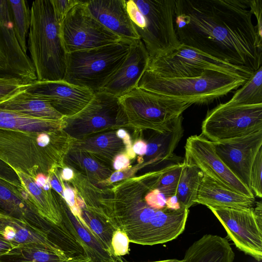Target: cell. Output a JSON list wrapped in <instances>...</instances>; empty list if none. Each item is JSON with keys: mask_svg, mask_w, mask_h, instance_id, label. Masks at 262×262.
Here are the masks:
<instances>
[{"mask_svg": "<svg viewBox=\"0 0 262 262\" xmlns=\"http://www.w3.org/2000/svg\"><path fill=\"white\" fill-rule=\"evenodd\" d=\"M49 179V178H47L43 174L38 173L35 177L34 180L35 183L38 187L42 188L48 181Z\"/></svg>", "mask_w": 262, "mask_h": 262, "instance_id": "cell-45", "label": "cell"}, {"mask_svg": "<svg viewBox=\"0 0 262 262\" xmlns=\"http://www.w3.org/2000/svg\"><path fill=\"white\" fill-rule=\"evenodd\" d=\"M218 219L228 236L239 250L256 260L262 259V204L254 208L208 207Z\"/></svg>", "mask_w": 262, "mask_h": 262, "instance_id": "cell-12", "label": "cell"}, {"mask_svg": "<svg viewBox=\"0 0 262 262\" xmlns=\"http://www.w3.org/2000/svg\"><path fill=\"white\" fill-rule=\"evenodd\" d=\"M129 164V160L126 155H118L114 159L113 167L116 170H124L128 167Z\"/></svg>", "mask_w": 262, "mask_h": 262, "instance_id": "cell-40", "label": "cell"}, {"mask_svg": "<svg viewBox=\"0 0 262 262\" xmlns=\"http://www.w3.org/2000/svg\"><path fill=\"white\" fill-rule=\"evenodd\" d=\"M165 208L171 210H178L182 208L176 194L166 198Z\"/></svg>", "mask_w": 262, "mask_h": 262, "instance_id": "cell-42", "label": "cell"}, {"mask_svg": "<svg viewBox=\"0 0 262 262\" xmlns=\"http://www.w3.org/2000/svg\"><path fill=\"white\" fill-rule=\"evenodd\" d=\"M25 88L10 98L1 102L0 109L37 118L52 120L63 119L64 117L49 103L27 92Z\"/></svg>", "mask_w": 262, "mask_h": 262, "instance_id": "cell-24", "label": "cell"}, {"mask_svg": "<svg viewBox=\"0 0 262 262\" xmlns=\"http://www.w3.org/2000/svg\"><path fill=\"white\" fill-rule=\"evenodd\" d=\"M248 6L251 13L256 18V34L259 42L262 45V0H248Z\"/></svg>", "mask_w": 262, "mask_h": 262, "instance_id": "cell-38", "label": "cell"}, {"mask_svg": "<svg viewBox=\"0 0 262 262\" xmlns=\"http://www.w3.org/2000/svg\"><path fill=\"white\" fill-rule=\"evenodd\" d=\"M128 122L144 129L164 133L193 104L139 87L119 98Z\"/></svg>", "mask_w": 262, "mask_h": 262, "instance_id": "cell-7", "label": "cell"}, {"mask_svg": "<svg viewBox=\"0 0 262 262\" xmlns=\"http://www.w3.org/2000/svg\"><path fill=\"white\" fill-rule=\"evenodd\" d=\"M51 186L58 193L62 191V188L59 182L55 179H52L50 181Z\"/></svg>", "mask_w": 262, "mask_h": 262, "instance_id": "cell-48", "label": "cell"}, {"mask_svg": "<svg viewBox=\"0 0 262 262\" xmlns=\"http://www.w3.org/2000/svg\"><path fill=\"white\" fill-rule=\"evenodd\" d=\"M176 195L182 208L189 209L196 204L199 187L203 177L196 166L184 160Z\"/></svg>", "mask_w": 262, "mask_h": 262, "instance_id": "cell-28", "label": "cell"}, {"mask_svg": "<svg viewBox=\"0 0 262 262\" xmlns=\"http://www.w3.org/2000/svg\"><path fill=\"white\" fill-rule=\"evenodd\" d=\"M146 70L164 78L196 77L212 70L247 81L253 74L182 44L168 54L150 58Z\"/></svg>", "mask_w": 262, "mask_h": 262, "instance_id": "cell-8", "label": "cell"}, {"mask_svg": "<svg viewBox=\"0 0 262 262\" xmlns=\"http://www.w3.org/2000/svg\"><path fill=\"white\" fill-rule=\"evenodd\" d=\"M255 201V198L248 197L222 186L204 174L195 203L207 207L249 209L253 207Z\"/></svg>", "mask_w": 262, "mask_h": 262, "instance_id": "cell-20", "label": "cell"}, {"mask_svg": "<svg viewBox=\"0 0 262 262\" xmlns=\"http://www.w3.org/2000/svg\"><path fill=\"white\" fill-rule=\"evenodd\" d=\"M0 236L14 247L33 243L45 246L52 250L65 254L50 235L43 231L27 221L1 212Z\"/></svg>", "mask_w": 262, "mask_h": 262, "instance_id": "cell-19", "label": "cell"}, {"mask_svg": "<svg viewBox=\"0 0 262 262\" xmlns=\"http://www.w3.org/2000/svg\"><path fill=\"white\" fill-rule=\"evenodd\" d=\"M61 210L62 224L82 245L91 262L120 260L108 253L88 228L73 214L69 206L61 207Z\"/></svg>", "mask_w": 262, "mask_h": 262, "instance_id": "cell-22", "label": "cell"}, {"mask_svg": "<svg viewBox=\"0 0 262 262\" xmlns=\"http://www.w3.org/2000/svg\"><path fill=\"white\" fill-rule=\"evenodd\" d=\"M10 12L16 38L24 52L27 54V37L31 23V11L24 0H8Z\"/></svg>", "mask_w": 262, "mask_h": 262, "instance_id": "cell-31", "label": "cell"}, {"mask_svg": "<svg viewBox=\"0 0 262 262\" xmlns=\"http://www.w3.org/2000/svg\"><path fill=\"white\" fill-rule=\"evenodd\" d=\"M183 119L181 115L165 132H155L147 143L145 164H157L174 158V150L183 136Z\"/></svg>", "mask_w": 262, "mask_h": 262, "instance_id": "cell-23", "label": "cell"}, {"mask_svg": "<svg viewBox=\"0 0 262 262\" xmlns=\"http://www.w3.org/2000/svg\"><path fill=\"white\" fill-rule=\"evenodd\" d=\"M226 104L250 105L262 104V66L237 90Z\"/></svg>", "mask_w": 262, "mask_h": 262, "instance_id": "cell-30", "label": "cell"}, {"mask_svg": "<svg viewBox=\"0 0 262 262\" xmlns=\"http://www.w3.org/2000/svg\"><path fill=\"white\" fill-rule=\"evenodd\" d=\"M123 140L119 138L116 133L107 132L97 134L90 138L81 139L77 142L75 147L77 149H83L97 157H104L114 160L117 153L125 148Z\"/></svg>", "mask_w": 262, "mask_h": 262, "instance_id": "cell-27", "label": "cell"}, {"mask_svg": "<svg viewBox=\"0 0 262 262\" xmlns=\"http://www.w3.org/2000/svg\"><path fill=\"white\" fill-rule=\"evenodd\" d=\"M31 23L28 49L37 80H63L67 67V53L50 0L33 1L30 8Z\"/></svg>", "mask_w": 262, "mask_h": 262, "instance_id": "cell-3", "label": "cell"}, {"mask_svg": "<svg viewBox=\"0 0 262 262\" xmlns=\"http://www.w3.org/2000/svg\"><path fill=\"white\" fill-rule=\"evenodd\" d=\"M246 81L243 78L212 70H207L196 77L164 78L146 70L137 86L192 104H207L237 89Z\"/></svg>", "mask_w": 262, "mask_h": 262, "instance_id": "cell-4", "label": "cell"}, {"mask_svg": "<svg viewBox=\"0 0 262 262\" xmlns=\"http://www.w3.org/2000/svg\"><path fill=\"white\" fill-rule=\"evenodd\" d=\"M71 258L37 244H27L14 247L0 255V262H67Z\"/></svg>", "mask_w": 262, "mask_h": 262, "instance_id": "cell-25", "label": "cell"}, {"mask_svg": "<svg viewBox=\"0 0 262 262\" xmlns=\"http://www.w3.org/2000/svg\"><path fill=\"white\" fill-rule=\"evenodd\" d=\"M0 77L16 79L26 85L37 80L31 60L15 34L8 0H0Z\"/></svg>", "mask_w": 262, "mask_h": 262, "instance_id": "cell-13", "label": "cell"}, {"mask_svg": "<svg viewBox=\"0 0 262 262\" xmlns=\"http://www.w3.org/2000/svg\"><path fill=\"white\" fill-rule=\"evenodd\" d=\"M127 134V132L123 129H119L116 132L117 137L122 140L126 136Z\"/></svg>", "mask_w": 262, "mask_h": 262, "instance_id": "cell-50", "label": "cell"}, {"mask_svg": "<svg viewBox=\"0 0 262 262\" xmlns=\"http://www.w3.org/2000/svg\"><path fill=\"white\" fill-rule=\"evenodd\" d=\"M201 135L212 142L239 138L262 130V104L221 103L208 111Z\"/></svg>", "mask_w": 262, "mask_h": 262, "instance_id": "cell-9", "label": "cell"}, {"mask_svg": "<svg viewBox=\"0 0 262 262\" xmlns=\"http://www.w3.org/2000/svg\"><path fill=\"white\" fill-rule=\"evenodd\" d=\"M63 124L61 120H52L30 117L0 109V127L28 132H47Z\"/></svg>", "mask_w": 262, "mask_h": 262, "instance_id": "cell-26", "label": "cell"}, {"mask_svg": "<svg viewBox=\"0 0 262 262\" xmlns=\"http://www.w3.org/2000/svg\"><path fill=\"white\" fill-rule=\"evenodd\" d=\"M132 149L135 154L144 156L146 152L147 143L142 140H139L134 144Z\"/></svg>", "mask_w": 262, "mask_h": 262, "instance_id": "cell-43", "label": "cell"}, {"mask_svg": "<svg viewBox=\"0 0 262 262\" xmlns=\"http://www.w3.org/2000/svg\"><path fill=\"white\" fill-rule=\"evenodd\" d=\"M26 85L16 79L0 77V103L13 96Z\"/></svg>", "mask_w": 262, "mask_h": 262, "instance_id": "cell-35", "label": "cell"}, {"mask_svg": "<svg viewBox=\"0 0 262 262\" xmlns=\"http://www.w3.org/2000/svg\"><path fill=\"white\" fill-rule=\"evenodd\" d=\"M90 14L107 29L122 39L139 40L128 14L125 0L84 1Z\"/></svg>", "mask_w": 262, "mask_h": 262, "instance_id": "cell-18", "label": "cell"}, {"mask_svg": "<svg viewBox=\"0 0 262 262\" xmlns=\"http://www.w3.org/2000/svg\"><path fill=\"white\" fill-rule=\"evenodd\" d=\"M63 197L70 209H74L78 206L76 205L75 195L74 191L69 187L65 188L63 192Z\"/></svg>", "mask_w": 262, "mask_h": 262, "instance_id": "cell-41", "label": "cell"}, {"mask_svg": "<svg viewBox=\"0 0 262 262\" xmlns=\"http://www.w3.org/2000/svg\"><path fill=\"white\" fill-rule=\"evenodd\" d=\"M184 160L199 168L203 173L222 186L249 198L252 191L224 164L215 152L213 143L200 135L189 137L185 146Z\"/></svg>", "mask_w": 262, "mask_h": 262, "instance_id": "cell-14", "label": "cell"}, {"mask_svg": "<svg viewBox=\"0 0 262 262\" xmlns=\"http://www.w3.org/2000/svg\"><path fill=\"white\" fill-rule=\"evenodd\" d=\"M28 92L46 100L64 117L72 116L82 110L94 93L90 90L58 81H35L26 86Z\"/></svg>", "mask_w": 262, "mask_h": 262, "instance_id": "cell-15", "label": "cell"}, {"mask_svg": "<svg viewBox=\"0 0 262 262\" xmlns=\"http://www.w3.org/2000/svg\"><path fill=\"white\" fill-rule=\"evenodd\" d=\"M100 206L96 213L116 230L123 231L129 242L153 246L177 238L184 231L189 209H156L139 196Z\"/></svg>", "mask_w": 262, "mask_h": 262, "instance_id": "cell-2", "label": "cell"}, {"mask_svg": "<svg viewBox=\"0 0 262 262\" xmlns=\"http://www.w3.org/2000/svg\"><path fill=\"white\" fill-rule=\"evenodd\" d=\"M133 42L121 39L114 43L67 54L63 80L94 94L102 91L126 58Z\"/></svg>", "mask_w": 262, "mask_h": 262, "instance_id": "cell-6", "label": "cell"}, {"mask_svg": "<svg viewBox=\"0 0 262 262\" xmlns=\"http://www.w3.org/2000/svg\"><path fill=\"white\" fill-rule=\"evenodd\" d=\"M234 256L227 238L207 234L187 249L181 262H233Z\"/></svg>", "mask_w": 262, "mask_h": 262, "instance_id": "cell-21", "label": "cell"}, {"mask_svg": "<svg viewBox=\"0 0 262 262\" xmlns=\"http://www.w3.org/2000/svg\"><path fill=\"white\" fill-rule=\"evenodd\" d=\"M80 209V215L77 217L92 232L108 253L115 257L113 255L111 243L113 235L116 230L101 216L91 210L86 208V207ZM116 258L118 260L121 259V258Z\"/></svg>", "mask_w": 262, "mask_h": 262, "instance_id": "cell-29", "label": "cell"}, {"mask_svg": "<svg viewBox=\"0 0 262 262\" xmlns=\"http://www.w3.org/2000/svg\"><path fill=\"white\" fill-rule=\"evenodd\" d=\"M166 197L159 190L152 189L144 197V201L149 207L156 209L165 207Z\"/></svg>", "mask_w": 262, "mask_h": 262, "instance_id": "cell-39", "label": "cell"}, {"mask_svg": "<svg viewBox=\"0 0 262 262\" xmlns=\"http://www.w3.org/2000/svg\"><path fill=\"white\" fill-rule=\"evenodd\" d=\"M73 176V171L69 168H65L62 170L61 177L63 179L69 180L71 179Z\"/></svg>", "mask_w": 262, "mask_h": 262, "instance_id": "cell-47", "label": "cell"}, {"mask_svg": "<svg viewBox=\"0 0 262 262\" xmlns=\"http://www.w3.org/2000/svg\"><path fill=\"white\" fill-rule=\"evenodd\" d=\"M13 248L14 247L12 245L0 236V255L7 252Z\"/></svg>", "mask_w": 262, "mask_h": 262, "instance_id": "cell-44", "label": "cell"}, {"mask_svg": "<svg viewBox=\"0 0 262 262\" xmlns=\"http://www.w3.org/2000/svg\"><path fill=\"white\" fill-rule=\"evenodd\" d=\"M56 19L61 23L68 12L80 1L50 0Z\"/></svg>", "mask_w": 262, "mask_h": 262, "instance_id": "cell-37", "label": "cell"}, {"mask_svg": "<svg viewBox=\"0 0 262 262\" xmlns=\"http://www.w3.org/2000/svg\"><path fill=\"white\" fill-rule=\"evenodd\" d=\"M67 262H91V260L88 256H80L71 258Z\"/></svg>", "mask_w": 262, "mask_h": 262, "instance_id": "cell-49", "label": "cell"}, {"mask_svg": "<svg viewBox=\"0 0 262 262\" xmlns=\"http://www.w3.org/2000/svg\"><path fill=\"white\" fill-rule=\"evenodd\" d=\"M113 262H127V261H123L122 260H118V261H115ZM150 262H181V260H179V259H165V260L155 261H150Z\"/></svg>", "mask_w": 262, "mask_h": 262, "instance_id": "cell-51", "label": "cell"}, {"mask_svg": "<svg viewBox=\"0 0 262 262\" xmlns=\"http://www.w3.org/2000/svg\"><path fill=\"white\" fill-rule=\"evenodd\" d=\"M149 59L142 41L139 39L134 41L126 58L101 91L118 98L128 94L137 87L142 75L147 68Z\"/></svg>", "mask_w": 262, "mask_h": 262, "instance_id": "cell-17", "label": "cell"}, {"mask_svg": "<svg viewBox=\"0 0 262 262\" xmlns=\"http://www.w3.org/2000/svg\"><path fill=\"white\" fill-rule=\"evenodd\" d=\"M216 154L248 188L255 156L262 147V130L239 138L212 142Z\"/></svg>", "mask_w": 262, "mask_h": 262, "instance_id": "cell-16", "label": "cell"}, {"mask_svg": "<svg viewBox=\"0 0 262 262\" xmlns=\"http://www.w3.org/2000/svg\"><path fill=\"white\" fill-rule=\"evenodd\" d=\"M124 174L123 172L118 171L114 172L110 177V180L111 182H115L123 179Z\"/></svg>", "mask_w": 262, "mask_h": 262, "instance_id": "cell-46", "label": "cell"}, {"mask_svg": "<svg viewBox=\"0 0 262 262\" xmlns=\"http://www.w3.org/2000/svg\"><path fill=\"white\" fill-rule=\"evenodd\" d=\"M125 6L150 58L168 54L181 45L174 24L175 0H128Z\"/></svg>", "mask_w": 262, "mask_h": 262, "instance_id": "cell-5", "label": "cell"}, {"mask_svg": "<svg viewBox=\"0 0 262 262\" xmlns=\"http://www.w3.org/2000/svg\"><path fill=\"white\" fill-rule=\"evenodd\" d=\"M70 161L79 165L91 175L96 176L99 180L106 179L111 175V171L100 164L92 158L87 157L81 151H75L69 156Z\"/></svg>", "mask_w": 262, "mask_h": 262, "instance_id": "cell-33", "label": "cell"}, {"mask_svg": "<svg viewBox=\"0 0 262 262\" xmlns=\"http://www.w3.org/2000/svg\"><path fill=\"white\" fill-rule=\"evenodd\" d=\"M262 147L257 153L250 172V187L254 196L260 199L262 196L261 186Z\"/></svg>", "mask_w": 262, "mask_h": 262, "instance_id": "cell-34", "label": "cell"}, {"mask_svg": "<svg viewBox=\"0 0 262 262\" xmlns=\"http://www.w3.org/2000/svg\"><path fill=\"white\" fill-rule=\"evenodd\" d=\"M65 130L82 139L89 135L128 122L119 98L103 91L94 94L89 103L76 114L63 118Z\"/></svg>", "mask_w": 262, "mask_h": 262, "instance_id": "cell-10", "label": "cell"}, {"mask_svg": "<svg viewBox=\"0 0 262 262\" xmlns=\"http://www.w3.org/2000/svg\"><path fill=\"white\" fill-rule=\"evenodd\" d=\"M174 24L181 44L250 72L262 66L248 0H175Z\"/></svg>", "mask_w": 262, "mask_h": 262, "instance_id": "cell-1", "label": "cell"}, {"mask_svg": "<svg viewBox=\"0 0 262 262\" xmlns=\"http://www.w3.org/2000/svg\"><path fill=\"white\" fill-rule=\"evenodd\" d=\"M183 166V162L177 163L162 169L152 183L151 189L159 190L166 198L176 194Z\"/></svg>", "mask_w": 262, "mask_h": 262, "instance_id": "cell-32", "label": "cell"}, {"mask_svg": "<svg viewBox=\"0 0 262 262\" xmlns=\"http://www.w3.org/2000/svg\"><path fill=\"white\" fill-rule=\"evenodd\" d=\"M60 33L67 54L102 47L122 39L90 14L83 1L67 14L60 24Z\"/></svg>", "mask_w": 262, "mask_h": 262, "instance_id": "cell-11", "label": "cell"}, {"mask_svg": "<svg viewBox=\"0 0 262 262\" xmlns=\"http://www.w3.org/2000/svg\"><path fill=\"white\" fill-rule=\"evenodd\" d=\"M129 241L127 235L122 231L116 230L112 239V249L113 256L120 258L129 252Z\"/></svg>", "mask_w": 262, "mask_h": 262, "instance_id": "cell-36", "label": "cell"}]
</instances>
